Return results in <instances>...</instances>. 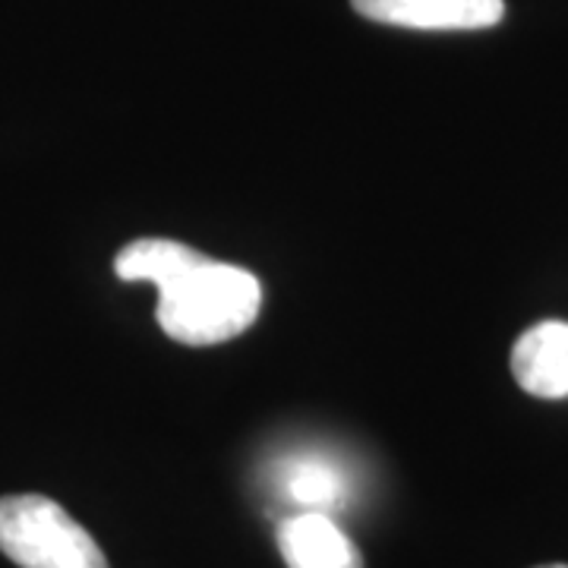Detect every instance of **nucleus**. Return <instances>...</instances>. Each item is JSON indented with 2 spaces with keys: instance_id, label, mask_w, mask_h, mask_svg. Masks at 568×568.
I'll return each instance as SVG.
<instances>
[{
  "instance_id": "obj_4",
  "label": "nucleus",
  "mask_w": 568,
  "mask_h": 568,
  "mask_svg": "<svg viewBox=\"0 0 568 568\" xmlns=\"http://www.w3.org/2000/svg\"><path fill=\"white\" fill-rule=\"evenodd\" d=\"M511 373L534 398H568V323L530 325L511 347Z\"/></svg>"
},
{
  "instance_id": "obj_5",
  "label": "nucleus",
  "mask_w": 568,
  "mask_h": 568,
  "mask_svg": "<svg viewBox=\"0 0 568 568\" xmlns=\"http://www.w3.org/2000/svg\"><path fill=\"white\" fill-rule=\"evenodd\" d=\"M278 549L287 568H364L351 537L323 511H304L282 521Z\"/></svg>"
},
{
  "instance_id": "obj_1",
  "label": "nucleus",
  "mask_w": 568,
  "mask_h": 568,
  "mask_svg": "<svg viewBox=\"0 0 568 568\" xmlns=\"http://www.w3.org/2000/svg\"><path fill=\"white\" fill-rule=\"evenodd\" d=\"M260 306L263 287L246 268L209 256L159 287V325L181 345L231 342L256 323Z\"/></svg>"
},
{
  "instance_id": "obj_6",
  "label": "nucleus",
  "mask_w": 568,
  "mask_h": 568,
  "mask_svg": "<svg viewBox=\"0 0 568 568\" xmlns=\"http://www.w3.org/2000/svg\"><path fill=\"white\" fill-rule=\"evenodd\" d=\"M203 260V253H196L193 246L162 241V237H145V241H133L130 246H123L114 260V272L123 282H152L155 287H162Z\"/></svg>"
},
{
  "instance_id": "obj_3",
  "label": "nucleus",
  "mask_w": 568,
  "mask_h": 568,
  "mask_svg": "<svg viewBox=\"0 0 568 568\" xmlns=\"http://www.w3.org/2000/svg\"><path fill=\"white\" fill-rule=\"evenodd\" d=\"M366 20L426 29V32H470L489 29L506 17V0H351Z\"/></svg>"
},
{
  "instance_id": "obj_2",
  "label": "nucleus",
  "mask_w": 568,
  "mask_h": 568,
  "mask_svg": "<svg viewBox=\"0 0 568 568\" xmlns=\"http://www.w3.org/2000/svg\"><path fill=\"white\" fill-rule=\"evenodd\" d=\"M0 552L20 568H108L92 534L39 493L0 499Z\"/></svg>"
},
{
  "instance_id": "obj_8",
  "label": "nucleus",
  "mask_w": 568,
  "mask_h": 568,
  "mask_svg": "<svg viewBox=\"0 0 568 568\" xmlns=\"http://www.w3.org/2000/svg\"><path fill=\"white\" fill-rule=\"evenodd\" d=\"M537 568H568V566H559V562H552V566H537Z\"/></svg>"
},
{
  "instance_id": "obj_7",
  "label": "nucleus",
  "mask_w": 568,
  "mask_h": 568,
  "mask_svg": "<svg viewBox=\"0 0 568 568\" xmlns=\"http://www.w3.org/2000/svg\"><path fill=\"white\" fill-rule=\"evenodd\" d=\"M284 489L294 503L310 508H335L345 499V474L320 458H301L287 467Z\"/></svg>"
}]
</instances>
